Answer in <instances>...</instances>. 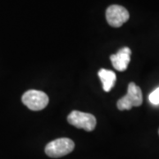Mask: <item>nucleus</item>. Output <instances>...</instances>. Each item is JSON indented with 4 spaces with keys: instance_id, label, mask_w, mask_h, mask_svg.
<instances>
[{
    "instance_id": "f257e3e1",
    "label": "nucleus",
    "mask_w": 159,
    "mask_h": 159,
    "mask_svg": "<svg viewBox=\"0 0 159 159\" xmlns=\"http://www.w3.org/2000/svg\"><path fill=\"white\" fill-rule=\"evenodd\" d=\"M142 92L140 87L130 82L127 87L126 95L121 97L117 102V107L119 111L131 110L133 107H139L142 103Z\"/></svg>"
},
{
    "instance_id": "f03ea898",
    "label": "nucleus",
    "mask_w": 159,
    "mask_h": 159,
    "mask_svg": "<svg viewBox=\"0 0 159 159\" xmlns=\"http://www.w3.org/2000/svg\"><path fill=\"white\" fill-rule=\"evenodd\" d=\"M74 148V142L69 138H59L49 142L45 147L48 157L57 158L71 153Z\"/></svg>"
},
{
    "instance_id": "7ed1b4c3",
    "label": "nucleus",
    "mask_w": 159,
    "mask_h": 159,
    "mask_svg": "<svg viewBox=\"0 0 159 159\" xmlns=\"http://www.w3.org/2000/svg\"><path fill=\"white\" fill-rule=\"evenodd\" d=\"M22 102L32 111H41L49 103V97L44 92L30 89L25 92L21 97Z\"/></svg>"
},
{
    "instance_id": "20e7f679",
    "label": "nucleus",
    "mask_w": 159,
    "mask_h": 159,
    "mask_svg": "<svg viewBox=\"0 0 159 159\" xmlns=\"http://www.w3.org/2000/svg\"><path fill=\"white\" fill-rule=\"evenodd\" d=\"M69 124L77 128H82L87 132H91L96 128L97 119L94 115L79 111H73L67 116Z\"/></svg>"
},
{
    "instance_id": "39448f33",
    "label": "nucleus",
    "mask_w": 159,
    "mask_h": 159,
    "mask_svg": "<svg viewBox=\"0 0 159 159\" xmlns=\"http://www.w3.org/2000/svg\"><path fill=\"white\" fill-rule=\"evenodd\" d=\"M106 20L110 26L119 28L129 20V12L125 7L118 5L110 6L106 10Z\"/></svg>"
},
{
    "instance_id": "423d86ee",
    "label": "nucleus",
    "mask_w": 159,
    "mask_h": 159,
    "mask_svg": "<svg viewBox=\"0 0 159 159\" xmlns=\"http://www.w3.org/2000/svg\"><path fill=\"white\" fill-rule=\"evenodd\" d=\"M131 53L132 51L128 47H124L120 49L116 54L111 55L110 58L114 68L119 72L125 71L130 63Z\"/></svg>"
},
{
    "instance_id": "0eeeda50",
    "label": "nucleus",
    "mask_w": 159,
    "mask_h": 159,
    "mask_svg": "<svg viewBox=\"0 0 159 159\" xmlns=\"http://www.w3.org/2000/svg\"><path fill=\"white\" fill-rule=\"evenodd\" d=\"M98 76L102 83V89L105 92H110L115 85L117 76L114 72L106 69H100L98 72Z\"/></svg>"
},
{
    "instance_id": "6e6552de",
    "label": "nucleus",
    "mask_w": 159,
    "mask_h": 159,
    "mask_svg": "<svg viewBox=\"0 0 159 159\" xmlns=\"http://www.w3.org/2000/svg\"><path fill=\"white\" fill-rule=\"evenodd\" d=\"M148 100L154 105H158L159 104V88L156 89L155 90L149 95Z\"/></svg>"
},
{
    "instance_id": "1a4fd4ad",
    "label": "nucleus",
    "mask_w": 159,
    "mask_h": 159,
    "mask_svg": "<svg viewBox=\"0 0 159 159\" xmlns=\"http://www.w3.org/2000/svg\"><path fill=\"white\" fill-rule=\"evenodd\" d=\"M158 134H159V130H158Z\"/></svg>"
}]
</instances>
